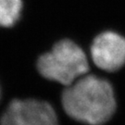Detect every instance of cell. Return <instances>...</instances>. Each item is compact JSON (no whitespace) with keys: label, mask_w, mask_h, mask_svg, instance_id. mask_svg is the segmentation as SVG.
Wrapping results in <instances>:
<instances>
[{"label":"cell","mask_w":125,"mask_h":125,"mask_svg":"<svg viewBox=\"0 0 125 125\" xmlns=\"http://www.w3.org/2000/svg\"><path fill=\"white\" fill-rule=\"evenodd\" d=\"M62 107L72 119L89 125H102L116 110L111 84L98 76L81 77L67 86L61 97Z\"/></svg>","instance_id":"obj_1"},{"label":"cell","mask_w":125,"mask_h":125,"mask_svg":"<svg viewBox=\"0 0 125 125\" xmlns=\"http://www.w3.org/2000/svg\"><path fill=\"white\" fill-rule=\"evenodd\" d=\"M37 70L45 79L69 86L86 74L89 65L83 50L74 42L64 39L38 58Z\"/></svg>","instance_id":"obj_2"},{"label":"cell","mask_w":125,"mask_h":125,"mask_svg":"<svg viewBox=\"0 0 125 125\" xmlns=\"http://www.w3.org/2000/svg\"><path fill=\"white\" fill-rule=\"evenodd\" d=\"M0 124L58 125V121L49 103L37 99H15L3 113Z\"/></svg>","instance_id":"obj_3"},{"label":"cell","mask_w":125,"mask_h":125,"mask_svg":"<svg viewBox=\"0 0 125 125\" xmlns=\"http://www.w3.org/2000/svg\"><path fill=\"white\" fill-rule=\"evenodd\" d=\"M94 63L103 71L116 72L125 64V38L114 31H104L91 45Z\"/></svg>","instance_id":"obj_4"},{"label":"cell","mask_w":125,"mask_h":125,"mask_svg":"<svg viewBox=\"0 0 125 125\" xmlns=\"http://www.w3.org/2000/svg\"><path fill=\"white\" fill-rule=\"evenodd\" d=\"M21 0H0V27H12L21 14Z\"/></svg>","instance_id":"obj_5"}]
</instances>
